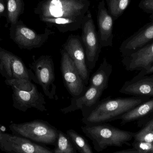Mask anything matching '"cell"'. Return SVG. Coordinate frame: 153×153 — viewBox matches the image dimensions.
Segmentation results:
<instances>
[{"mask_svg":"<svg viewBox=\"0 0 153 153\" xmlns=\"http://www.w3.org/2000/svg\"><path fill=\"white\" fill-rule=\"evenodd\" d=\"M90 5V0H42L34 11L48 27L64 33L81 29Z\"/></svg>","mask_w":153,"mask_h":153,"instance_id":"6da1fadb","label":"cell"},{"mask_svg":"<svg viewBox=\"0 0 153 153\" xmlns=\"http://www.w3.org/2000/svg\"><path fill=\"white\" fill-rule=\"evenodd\" d=\"M142 102L141 100L133 98H105L82 113V120L85 125L110 122L135 108Z\"/></svg>","mask_w":153,"mask_h":153,"instance_id":"7a4b0ae2","label":"cell"},{"mask_svg":"<svg viewBox=\"0 0 153 153\" xmlns=\"http://www.w3.org/2000/svg\"><path fill=\"white\" fill-rule=\"evenodd\" d=\"M83 133L90 138L94 150L100 152L108 147H121L127 144L133 134L121 130L107 123L87 125L81 127Z\"/></svg>","mask_w":153,"mask_h":153,"instance_id":"3957f363","label":"cell"},{"mask_svg":"<svg viewBox=\"0 0 153 153\" xmlns=\"http://www.w3.org/2000/svg\"><path fill=\"white\" fill-rule=\"evenodd\" d=\"M9 128L15 135L39 143L56 146L59 130L47 121L35 120L19 124L12 123Z\"/></svg>","mask_w":153,"mask_h":153,"instance_id":"277c9868","label":"cell"},{"mask_svg":"<svg viewBox=\"0 0 153 153\" xmlns=\"http://www.w3.org/2000/svg\"><path fill=\"white\" fill-rule=\"evenodd\" d=\"M0 74L6 80L37 83L31 69H28L20 57L0 47Z\"/></svg>","mask_w":153,"mask_h":153,"instance_id":"5b68a950","label":"cell"},{"mask_svg":"<svg viewBox=\"0 0 153 153\" xmlns=\"http://www.w3.org/2000/svg\"><path fill=\"white\" fill-rule=\"evenodd\" d=\"M55 32L48 27L45 32L38 34L24 24L22 20H19L15 24H11L10 37L20 49L31 50L39 48L46 42L51 35Z\"/></svg>","mask_w":153,"mask_h":153,"instance_id":"8992f818","label":"cell"},{"mask_svg":"<svg viewBox=\"0 0 153 153\" xmlns=\"http://www.w3.org/2000/svg\"><path fill=\"white\" fill-rule=\"evenodd\" d=\"M29 64L34 72L37 83L41 85L45 95L51 100H58L56 95L54 64L50 55H42Z\"/></svg>","mask_w":153,"mask_h":153,"instance_id":"52a82bcc","label":"cell"},{"mask_svg":"<svg viewBox=\"0 0 153 153\" xmlns=\"http://www.w3.org/2000/svg\"><path fill=\"white\" fill-rule=\"evenodd\" d=\"M81 29V39L85 48L86 64L89 70L92 71L95 67L102 47L90 10L84 18Z\"/></svg>","mask_w":153,"mask_h":153,"instance_id":"ba28073f","label":"cell"},{"mask_svg":"<svg viewBox=\"0 0 153 153\" xmlns=\"http://www.w3.org/2000/svg\"><path fill=\"white\" fill-rule=\"evenodd\" d=\"M13 90V106L16 109L26 112L28 109L34 108L39 111H46L45 100L42 93L38 90L33 84L30 91L10 86Z\"/></svg>","mask_w":153,"mask_h":153,"instance_id":"9c48e42d","label":"cell"},{"mask_svg":"<svg viewBox=\"0 0 153 153\" xmlns=\"http://www.w3.org/2000/svg\"><path fill=\"white\" fill-rule=\"evenodd\" d=\"M61 71L65 85L72 97L82 94L87 88L80 76L73 61L62 48Z\"/></svg>","mask_w":153,"mask_h":153,"instance_id":"30bf717a","label":"cell"},{"mask_svg":"<svg viewBox=\"0 0 153 153\" xmlns=\"http://www.w3.org/2000/svg\"><path fill=\"white\" fill-rule=\"evenodd\" d=\"M1 151L7 153H53V150L39 145L33 141L13 134L4 133Z\"/></svg>","mask_w":153,"mask_h":153,"instance_id":"8fae6325","label":"cell"},{"mask_svg":"<svg viewBox=\"0 0 153 153\" xmlns=\"http://www.w3.org/2000/svg\"><path fill=\"white\" fill-rule=\"evenodd\" d=\"M62 48L73 61L84 82L87 85L90 80V70L85 62V50L81 37L79 35H70Z\"/></svg>","mask_w":153,"mask_h":153,"instance_id":"7c38bea8","label":"cell"},{"mask_svg":"<svg viewBox=\"0 0 153 153\" xmlns=\"http://www.w3.org/2000/svg\"><path fill=\"white\" fill-rule=\"evenodd\" d=\"M122 62L128 71H147L153 65V42L124 56Z\"/></svg>","mask_w":153,"mask_h":153,"instance_id":"4fadbf2b","label":"cell"},{"mask_svg":"<svg viewBox=\"0 0 153 153\" xmlns=\"http://www.w3.org/2000/svg\"><path fill=\"white\" fill-rule=\"evenodd\" d=\"M114 21L105 6V1L102 0L98 5L97 22L98 36L102 47L112 46Z\"/></svg>","mask_w":153,"mask_h":153,"instance_id":"5bb4252c","label":"cell"},{"mask_svg":"<svg viewBox=\"0 0 153 153\" xmlns=\"http://www.w3.org/2000/svg\"><path fill=\"white\" fill-rule=\"evenodd\" d=\"M103 91L93 86H89L86 91L79 96L72 97L71 103L66 108H62L64 114L81 110L82 113L92 108L100 101Z\"/></svg>","mask_w":153,"mask_h":153,"instance_id":"9a60e30c","label":"cell"},{"mask_svg":"<svg viewBox=\"0 0 153 153\" xmlns=\"http://www.w3.org/2000/svg\"><path fill=\"white\" fill-rule=\"evenodd\" d=\"M153 39V21L146 24L121 44L120 50L123 56L144 46Z\"/></svg>","mask_w":153,"mask_h":153,"instance_id":"2e32d148","label":"cell"},{"mask_svg":"<svg viewBox=\"0 0 153 153\" xmlns=\"http://www.w3.org/2000/svg\"><path fill=\"white\" fill-rule=\"evenodd\" d=\"M120 92L130 95L153 96V80L146 78L135 82H126Z\"/></svg>","mask_w":153,"mask_h":153,"instance_id":"e0dca14e","label":"cell"},{"mask_svg":"<svg viewBox=\"0 0 153 153\" xmlns=\"http://www.w3.org/2000/svg\"><path fill=\"white\" fill-rule=\"evenodd\" d=\"M112 71V65L108 62L106 58H103L98 70L90 78L89 86L104 91L108 86L109 79Z\"/></svg>","mask_w":153,"mask_h":153,"instance_id":"ac0fdd59","label":"cell"},{"mask_svg":"<svg viewBox=\"0 0 153 153\" xmlns=\"http://www.w3.org/2000/svg\"><path fill=\"white\" fill-rule=\"evenodd\" d=\"M153 111V100L132 109L119 117L117 120H121L122 124H124L144 117Z\"/></svg>","mask_w":153,"mask_h":153,"instance_id":"d6986e66","label":"cell"},{"mask_svg":"<svg viewBox=\"0 0 153 153\" xmlns=\"http://www.w3.org/2000/svg\"><path fill=\"white\" fill-rule=\"evenodd\" d=\"M7 5V21L11 24H15L20 16L24 13L25 3L23 0H6Z\"/></svg>","mask_w":153,"mask_h":153,"instance_id":"ffe728a7","label":"cell"},{"mask_svg":"<svg viewBox=\"0 0 153 153\" xmlns=\"http://www.w3.org/2000/svg\"><path fill=\"white\" fill-rule=\"evenodd\" d=\"M66 134L79 153H94L87 140L76 131L73 129H69L66 131Z\"/></svg>","mask_w":153,"mask_h":153,"instance_id":"44dd1931","label":"cell"},{"mask_svg":"<svg viewBox=\"0 0 153 153\" xmlns=\"http://www.w3.org/2000/svg\"><path fill=\"white\" fill-rule=\"evenodd\" d=\"M55 148L53 153H77L76 149L67 134L59 130Z\"/></svg>","mask_w":153,"mask_h":153,"instance_id":"7402d4cb","label":"cell"},{"mask_svg":"<svg viewBox=\"0 0 153 153\" xmlns=\"http://www.w3.org/2000/svg\"><path fill=\"white\" fill-rule=\"evenodd\" d=\"M131 0H106L108 10L114 21L124 13L130 4Z\"/></svg>","mask_w":153,"mask_h":153,"instance_id":"603a6c76","label":"cell"},{"mask_svg":"<svg viewBox=\"0 0 153 153\" xmlns=\"http://www.w3.org/2000/svg\"><path fill=\"white\" fill-rule=\"evenodd\" d=\"M138 142L153 143V119L135 136Z\"/></svg>","mask_w":153,"mask_h":153,"instance_id":"cb8c5ba5","label":"cell"},{"mask_svg":"<svg viewBox=\"0 0 153 153\" xmlns=\"http://www.w3.org/2000/svg\"><path fill=\"white\" fill-rule=\"evenodd\" d=\"M138 6L145 12L153 15V0H141Z\"/></svg>","mask_w":153,"mask_h":153,"instance_id":"d4e9b609","label":"cell"},{"mask_svg":"<svg viewBox=\"0 0 153 153\" xmlns=\"http://www.w3.org/2000/svg\"><path fill=\"white\" fill-rule=\"evenodd\" d=\"M153 143L139 142L137 145V149L140 153H147L152 152Z\"/></svg>","mask_w":153,"mask_h":153,"instance_id":"484cf974","label":"cell"},{"mask_svg":"<svg viewBox=\"0 0 153 153\" xmlns=\"http://www.w3.org/2000/svg\"><path fill=\"white\" fill-rule=\"evenodd\" d=\"M7 17V5L6 0H0V18Z\"/></svg>","mask_w":153,"mask_h":153,"instance_id":"4316f807","label":"cell"},{"mask_svg":"<svg viewBox=\"0 0 153 153\" xmlns=\"http://www.w3.org/2000/svg\"><path fill=\"white\" fill-rule=\"evenodd\" d=\"M113 153H140L137 150H126L119 151Z\"/></svg>","mask_w":153,"mask_h":153,"instance_id":"83f0119b","label":"cell"},{"mask_svg":"<svg viewBox=\"0 0 153 153\" xmlns=\"http://www.w3.org/2000/svg\"><path fill=\"white\" fill-rule=\"evenodd\" d=\"M5 128L0 124V150L1 148V141L2 134L5 133Z\"/></svg>","mask_w":153,"mask_h":153,"instance_id":"f1b7e54d","label":"cell"},{"mask_svg":"<svg viewBox=\"0 0 153 153\" xmlns=\"http://www.w3.org/2000/svg\"><path fill=\"white\" fill-rule=\"evenodd\" d=\"M153 73V65L152 66V67H151V68H150V69H149V70H148V71H146V73L148 74H149Z\"/></svg>","mask_w":153,"mask_h":153,"instance_id":"f546056e","label":"cell"},{"mask_svg":"<svg viewBox=\"0 0 153 153\" xmlns=\"http://www.w3.org/2000/svg\"><path fill=\"white\" fill-rule=\"evenodd\" d=\"M152 152H153V146H152Z\"/></svg>","mask_w":153,"mask_h":153,"instance_id":"4dcf8cb0","label":"cell"},{"mask_svg":"<svg viewBox=\"0 0 153 153\" xmlns=\"http://www.w3.org/2000/svg\"><path fill=\"white\" fill-rule=\"evenodd\" d=\"M0 153H2L1 152H0Z\"/></svg>","mask_w":153,"mask_h":153,"instance_id":"1f68e13d","label":"cell"}]
</instances>
